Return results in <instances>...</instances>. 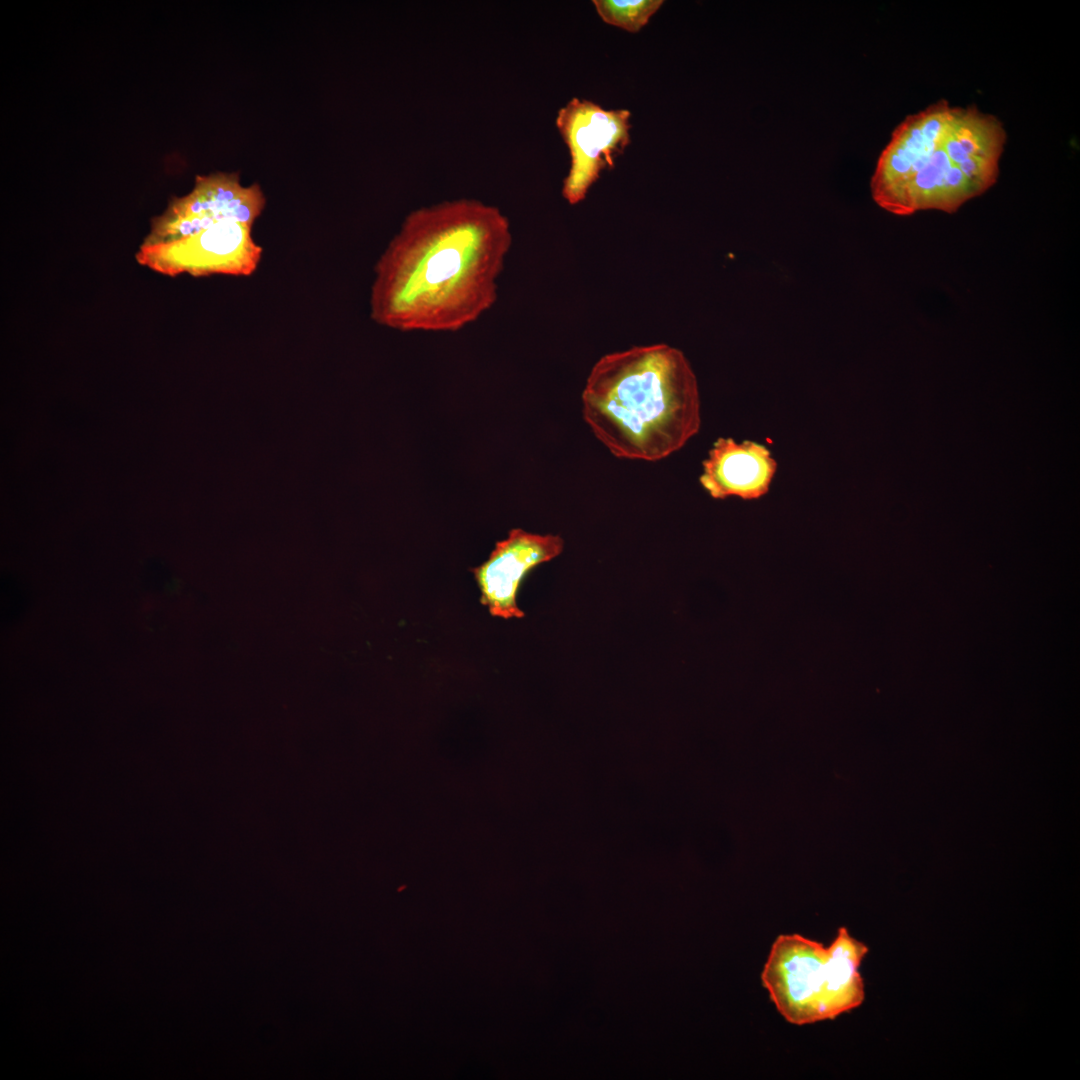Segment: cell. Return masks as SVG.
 I'll list each match as a JSON object with an SVG mask.
<instances>
[{
  "label": "cell",
  "mask_w": 1080,
  "mask_h": 1080,
  "mask_svg": "<svg viewBox=\"0 0 1080 1080\" xmlns=\"http://www.w3.org/2000/svg\"><path fill=\"white\" fill-rule=\"evenodd\" d=\"M264 205L260 186H242L238 173L197 176L189 194L173 197L167 209L152 220L142 244L177 239L226 221L253 224Z\"/></svg>",
  "instance_id": "obj_7"
},
{
  "label": "cell",
  "mask_w": 1080,
  "mask_h": 1080,
  "mask_svg": "<svg viewBox=\"0 0 1080 1080\" xmlns=\"http://www.w3.org/2000/svg\"><path fill=\"white\" fill-rule=\"evenodd\" d=\"M563 548L564 541L558 535L510 530L506 539L496 543L489 558L471 569L481 592L480 602L492 616L523 618L524 612L516 601L523 579L536 566L560 555Z\"/></svg>",
  "instance_id": "obj_8"
},
{
  "label": "cell",
  "mask_w": 1080,
  "mask_h": 1080,
  "mask_svg": "<svg viewBox=\"0 0 1080 1080\" xmlns=\"http://www.w3.org/2000/svg\"><path fill=\"white\" fill-rule=\"evenodd\" d=\"M583 418L617 458L655 462L680 450L701 425L695 373L659 343L602 356L582 392Z\"/></svg>",
  "instance_id": "obj_3"
},
{
  "label": "cell",
  "mask_w": 1080,
  "mask_h": 1080,
  "mask_svg": "<svg viewBox=\"0 0 1080 1080\" xmlns=\"http://www.w3.org/2000/svg\"><path fill=\"white\" fill-rule=\"evenodd\" d=\"M663 3V0H593L604 22L631 33L640 31Z\"/></svg>",
  "instance_id": "obj_10"
},
{
  "label": "cell",
  "mask_w": 1080,
  "mask_h": 1080,
  "mask_svg": "<svg viewBox=\"0 0 1080 1080\" xmlns=\"http://www.w3.org/2000/svg\"><path fill=\"white\" fill-rule=\"evenodd\" d=\"M868 951L845 927L829 946L799 934H781L771 946L761 982L788 1023L833 1020L863 1003L859 969Z\"/></svg>",
  "instance_id": "obj_4"
},
{
  "label": "cell",
  "mask_w": 1080,
  "mask_h": 1080,
  "mask_svg": "<svg viewBox=\"0 0 1080 1080\" xmlns=\"http://www.w3.org/2000/svg\"><path fill=\"white\" fill-rule=\"evenodd\" d=\"M252 225L226 221L177 239L142 244L136 259L169 276H247L256 270L262 256V248L252 237Z\"/></svg>",
  "instance_id": "obj_6"
},
{
  "label": "cell",
  "mask_w": 1080,
  "mask_h": 1080,
  "mask_svg": "<svg viewBox=\"0 0 1080 1080\" xmlns=\"http://www.w3.org/2000/svg\"><path fill=\"white\" fill-rule=\"evenodd\" d=\"M1005 143L997 117L937 101L893 130L871 177L872 198L898 216L954 213L996 183Z\"/></svg>",
  "instance_id": "obj_2"
},
{
  "label": "cell",
  "mask_w": 1080,
  "mask_h": 1080,
  "mask_svg": "<svg viewBox=\"0 0 1080 1080\" xmlns=\"http://www.w3.org/2000/svg\"><path fill=\"white\" fill-rule=\"evenodd\" d=\"M702 465L699 482L714 499H757L769 491L777 469L766 446L723 437L715 441Z\"/></svg>",
  "instance_id": "obj_9"
},
{
  "label": "cell",
  "mask_w": 1080,
  "mask_h": 1080,
  "mask_svg": "<svg viewBox=\"0 0 1080 1080\" xmlns=\"http://www.w3.org/2000/svg\"><path fill=\"white\" fill-rule=\"evenodd\" d=\"M630 116L626 109H604L579 98L559 109L556 127L571 156L562 186V196L569 204L584 200L601 172L614 167L630 143Z\"/></svg>",
  "instance_id": "obj_5"
},
{
  "label": "cell",
  "mask_w": 1080,
  "mask_h": 1080,
  "mask_svg": "<svg viewBox=\"0 0 1080 1080\" xmlns=\"http://www.w3.org/2000/svg\"><path fill=\"white\" fill-rule=\"evenodd\" d=\"M511 244L508 218L476 199L410 212L376 264L371 318L403 332L461 330L496 302Z\"/></svg>",
  "instance_id": "obj_1"
}]
</instances>
